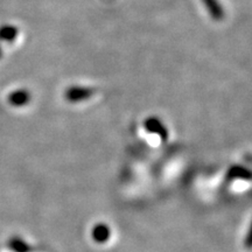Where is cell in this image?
I'll use <instances>...</instances> for the list:
<instances>
[{
	"label": "cell",
	"instance_id": "1",
	"mask_svg": "<svg viewBox=\"0 0 252 252\" xmlns=\"http://www.w3.org/2000/svg\"><path fill=\"white\" fill-rule=\"evenodd\" d=\"M28 99H30V94H28L26 91H23V90L15 91V93H13L8 97L9 103L15 106L24 105V104L27 103Z\"/></svg>",
	"mask_w": 252,
	"mask_h": 252
},
{
	"label": "cell",
	"instance_id": "2",
	"mask_svg": "<svg viewBox=\"0 0 252 252\" xmlns=\"http://www.w3.org/2000/svg\"><path fill=\"white\" fill-rule=\"evenodd\" d=\"M18 31L12 26H2L0 27V40L2 41H12L17 36Z\"/></svg>",
	"mask_w": 252,
	"mask_h": 252
},
{
	"label": "cell",
	"instance_id": "3",
	"mask_svg": "<svg viewBox=\"0 0 252 252\" xmlns=\"http://www.w3.org/2000/svg\"><path fill=\"white\" fill-rule=\"evenodd\" d=\"M0 54H1V50H0Z\"/></svg>",
	"mask_w": 252,
	"mask_h": 252
}]
</instances>
